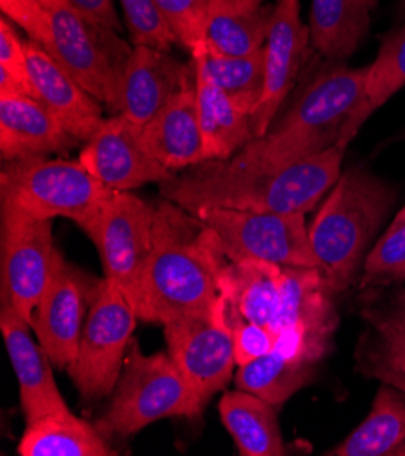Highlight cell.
Segmentation results:
<instances>
[{
	"instance_id": "6da1fadb",
	"label": "cell",
	"mask_w": 405,
	"mask_h": 456,
	"mask_svg": "<svg viewBox=\"0 0 405 456\" xmlns=\"http://www.w3.org/2000/svg\"><path fill=\"white\" fill-rule=\"evenodd\" d=\"M336 144L279 169L246 167L231 159L206 160L160 184L164 199L195 213L228 208L258 213H307L317 208L342 175L345 155Z\"/></svg>"
},
{
	"instance_id": "7a4b0ae2",
	"label": "cell",
	"mask_w": 405,
	"mask_h": 456,
	"mask_svg": "<svg viewBox=\"0 0 405 456\" xmlns=\"http://www.w3.org/2000/svg\"><path fill=\"white\" fill-rule=\"evenodd\" d=\"M153 251L133 295L139 321L169 324L209 313L228 262L215 233L193 213L164 199L155 204Z\"/></svg>"
},
{
	"instance_id": "3957f363",
	"label": "cell",
	"mask_w": 405,
	"mask_h": 456,
	"mask_svg": "<svg viewBox=\"0 0 405 456\" xmlns=\"http://www.w3.org/2000/svg\"><path fill=\"white\" fill-rule=\"evenodd\" d=\"M366 68L335 64L302 91L288 113L231 160L255 169H279L342 146L345 127L364 104Z\"/></svg>"
},
{
	"instance_id": "277c9868",
	"label": "cell",
	"mask_w": 405,
	"mask_h": 456,
	"mask_svg": "<svg viewBox=\"0 0 405 456\" xmlns=\"http://www.w3.org/2000/svg\"><path fill=\"white\" fill-rule=\"evenodd\" d=\"M394 202L396 191L385 180L364 167H351L320 204L309 225V242L333 295H342L362 275Z\"/></svg>"
},
{
	"instance_id": "5b68a950",
	"label": "cell",
	"mask_w": 405,
	"mask_h": 456,
	"mask_svg": "<svg viewBox=\"0 0 405 456\" xmlns=\"http://www.w3.org/2000/svg\"><path fill=\"white\" fill-rule=\"evenodd\" d=\"M204 402L169 353L144 354L131 340L108 411L95 422L108 438H127L162 419H195Z\"/></svg>"
},
{
	"instance_id": "8992f818",
	"label": "cell",
	"mask_w": 405,
	"mask_h": 456,
	"mask_svg": "<svg viewBox=\"0 0 405 456\" xmlns=\"http://www.w3.org/2000/svg\"><path fill=\"white\" fill-rule=\"evenodd\" d=\"M113 191L80 160L17 159L4 162L0 173L3 209L40 220L64 216L80 227L95 216Z\"/></svg>"
},
{
	"instance_id": "52a82bcc",
	"label": "cell",
	"mask_w": 405,
	"mask_h": 456,
	"mask_svg": "<svg viewBox=\"0 0 405 456\" xmlns=\"http://www.w3.org/2000/svg\"><path fill=\"white\" fill-rule=\"evenodd\" d=\"M50 15L48 50L101 104L120 111L122 73L129 50L115 31L102 29L66 0H42Z\"/></svg>"
},
{
	"instance_id": "ba28073f",
	"label": "cell",
	"mask_w": 405,
	"mask_h": 456,
	"mask_svg": "<svg viewBox=\"0 0 405 456\" xmlns=\"http://www.w3.org/2000/svg\"><path fill=\"white\" fill-rule=\"evenodd\" d=\"M193 215L215 233L231 262L258 260L280 267H319L304 213L202 208Z\"/></svg>"
},
{
	"instance_id": "9c48e42d",
	"label": "cell",
	"mask_w": 405,
	"mask_h": 456,
	"mask_svg": "<svg viewBox=\"0 0 405 456\" xmlns=\"http://www.w3.org/2000/svg\"><path fill=\"white\" fill-rule=\"evenodd\" d=\"M137 321L139 314L129 295L102 279L87 314L77 358L68 370L85 400H99L115 391Z\"/></svg>"
},
{
	"instance_id": "30bf717a",
	"label": "cell",
	"mask_w": 405,
	"mask_h": 456,
	"mask_svg": "<svg viewBox=\"0 0 405 456\" xmlns=\"http://www.w3.org/2000/svg\"><path fill=\"white\" fill-rule=\"evenodd\" d=\"M155 204L133 191H113L82 225L97 246L109 282L133 298L153 251Z\"/></svg>"
},
{
	"instance_id": "8fae6325",
	"label": "cell",
	"mask_w": 405,
	"mask_h": 456,
	"mask_svg": "<svg viewBox=\"0 0 405 456\" xmlns=\"http://www.w3.org/2000/svg\"><path fill=\"white\" fill-rule=\"evenodd\" d=\"M333 297L319 267H282L275 349L319 366L338 328Z\"/></svg>"
},
{
	"instance_id": "7c38bea8",
	"label": "cell",
	"mask_w": 405,
	"mask_h": 456,
	"mask_svg": "<svg viewBox=\"0 0 405 456\" xmlns=\"http://www.w3.org/2000/svg\"><path fill=\"white\" fill-rule=\"evenodd\" d=\"M102 279H95L59 251L50 282L40 297L31 330L52 362L61 370H69L77 358L82 331Z\"/></svg>"
},
{
	"instance_id": "4fadbf2b",
	"label": "cell",
	"mask_w": 405,
	"mask_h": 456,
	"mask_svg": "<svg viewBox=\"0 0 405 456\" xmlns=\"http://www.w3.org/2000/svg\"><path fill=\"white\" fill-rule=\"evenodd\" d=\"M53 220L3 209V304L31 324L57 258Z\"/></svg>"
},
{
	"instance_id": "5bb4252c",
	"label": "cell",
	"mask_w": 405,
	"mask_h": 456,
	"mask_svg": "<svg viewBox=\"0 0 405 456\" xmlns=\"http://www.w3.org/2000/svg\"><path fill=\"white\" fill-rule=\"evenodd\" d=\"M164 337L167 353L204 403L230 382L237 366L233 335L216 305L166 324Z\"/></svg>"
},
{
	"instance_id": "9a60e30c",
	"label": "cell",
	"mask_w": 405,
	"mask_h": 456,
	"mask_svg": "<svg viewBox=\"0 0 405 456\" xmlns=\"http://www.w3.org/2000/svg\"><path fill=\"white\" fill-rule=\"evenodd\" d=\"M78 160L115 191H133L151 182L162 184L173 175L146 148L142 126L124 113L104 118L97 133L84 142Z\"/></svg>"
},
{
	"instance_id": "2e32d148",
	"label": "cell",
	"mask_w": 405,
	"mask_h": 456,
	"mask_svg": "<svg viewBox=\"0 0 405 456\" xmlns=\"http://www.w3.org/2000/svg\"><path fill=\"white\" fill-rule=\"evenodd\" d=\"M309 42V28L300 17V0H275L271 28L263 44V94L253 113L255 139L263 136L273 126L298 78Z\"/></svg>"
},
{
	"instance_id": "e0dca14e",
	"label": "cell",
	"mask_w": 405,
	"mask_h": 456,
	"mask_svg": "<svg viewBox=\"0 0 405 456\" xmlns=\"http://www.w3.org/2000/svg\"><path fill=\"white\" fill-rule=\"evenodd\" d=\"M31 324L8 304H0V330L15 370L26 424L66 411L68 405L55 382L52 358L29 333Z\"/></svg>"
},
{
	"instance_id": "ac0fdd59",
	"label": "cell",
	"mask_w": 405,
	"mask_h": 456,
	"mask_svg": "<svg viewBox=\"0 0 405 456\" xmlns=\"http://www.w3.org/2000/svg\"><path fill=\"white\" fill-rule=\"evenodd\" d=\"M26 53L35 97L61 120L75 141L87 142L104 122L101 102L40 44L28 38Z\"/></svg>"
},
{
	"instance_id": "d6986e66",
	"label": "cell",
	"mask_w": 405,
	"mask_h": 456,
	"mask_svg": "<svg viewBox=\"0 0 405 456\" xmlns=\"http://www.w3.org/2000/svg\"><path fill=\"white\" fill-rule=\"evenodd\" d=\"M193 78V62L186 66L167 52L150 45H134L122 73L118 113H124L134 124L146 126Z\"/></svg>"
},
{
	"instance_id": "ffe728a7",
	"label": "cell",
	"mask_w": 405,
	"mask_h": 456,
	"mask_svg": "<svg viewBox=\"0 0 405 456\" xmlns=\"http://www.w3.org/2000/svg\"><path fill=\"white\" fill-rule=\"evenodd\" d=\"M80 144L38 99L0 95V155L3 160L48 157Z\"/></svg>"
},
{
	"instance_id": "44dd1931",
	"label": "cell",
	"mask_w": 405,
	"mask_h": 456,
	"mask_svg": "<svg viewBox=\"0 0 405 456\" xmlns=\"http://www.w3.org/2000/svg\"><path fill=\"white\" fill-rule=\"evenodd\" d=\"M142 136L150 153L171 173L206 162L204 134L197 111L195 78L190 80L146 126H142Z\"/></svg>"
},
{
	"instance_id": "7402d4cb",
	"label": "cell",
	"mask_w": 405,
	"mask_h": 456,
	"mask_svg": "<svg viewBox=\"0 0 405 456\" xmlns=\"http://www.w3.org/2000/svg\"><path fill=\"white\" fill-rule=\"evenodd\" d=\"M282 267L258 260H228L220 271V298L228 309L273 330L280 305Z\"/></svg>"
},
{
	"instance_id": "603a6c76",
	"label": "cell",
	"mask_w": 405,
	"mask_h": 456,
	"mask_svg": "<svg viewBox=\"0 0 405 456\" xmlns=\"http://www.w3.org/2000/svg\"><path fill=\"white\" fill-rule=\"evenodd\" d=\"M195 68V66H193ZM197 111L204 134L206 160H228L253 139V117L195 68Z\"/></svg>"
},
{
	"instance_id": "cb8c5ba5",
	"label": "cell",
	"mask_w": 405,
	"mask_h": 456,
	"mask_svg": "<svg viewBox=\"0 0 405 456\" xmlns=\"http://www.w3.org/2000/svg\"><path fill=\"white\" fill-rule=\"evenodd\" d=\"M275 409L273 403L244 389L226 393L220 398L222 424L233 436L242 456L288 454Z\"/></svg>"
},
{
	"instance_id": "d4e9b609",
	"label": "cell",
	"mask_w": 405,
	"mask_h": 456,
	"mask_svg": "<svg viewBox=\"0 0 405 456\" xmlns=\"http://www.w3.org/2000/svg\"><path fill=\"white\" fill-rule=\"evenodd\" d=\"M326 454L405 456V393L382 384L369 415Z\"/></svg>"
},
{
	"instance_id": "484cf974",
	"label": "cell",
	"mask_w": 405,
	"mask_h": 456,
	"mask_svg": "<svg viewBox=\"0 0 405 456\" xmlns=\"http://www.w3.org/2000/svg\"><path fill=\"white\" fill-rule=\"evenodd\" d=\"M20 456H111L108 438L69 409L26 424L19 442Z\"/></svg>"
},
{
	"instance_id": "4316f807",
	"label": "cell",
	"mask_w": 405,
	"mask_h": 456,
	"mask_svg": "<svg viewBox=\"0 0 405 456\" xmlns=\"http://www.w3.org/2000/svg\"><path fill=\"white\" fill-rule=\"evenodd\" d=\"M369 26V12L354 0H312L309 13L311 45L324 59L338 64L349 59Z\"/></svg>"
},
{
	"instance_id": "83f0119b",
	"label": "cell",
	"mask_w": 405,
	"mask_h": 456,
	"mask_svg": "<svg viewBox=\"0 0 405 456\" xmlns=\"http://www.w3.org/2000/svg\"><path fill=\"white\" fill-rule=\"evenodd\" d=\"M191 57L197 69L215 82L240 110L253 117L263 94V48L251 55H223L202 45Z\"/></svg>"
},
{
	"instance_id": "f1b7e54d",
	"label": "cell",
	"mask_w": 405,
	"mask_h": 456,
	"mask_svg": "<svg viewBox=\"0 0 405 456\" xmlns=\"http://www.w3.org/2000/svg\"><path fill=\"white\" fill-rule=\"evenodd\" d=\"M317 368V363L298 360L273 349L244 366H239L235 384L237 389L249 391L279 407L312 382Z\"/></svg>"
},
{
	"instance_id": "f546056e",
	"label": "cell",
	"mask_w": 405,
	"mask_h": 456,
	"mask_svg": "<svg viewBox=\"0 0 405 456\" xmlns=\"http://www.w3.org/2000/svg\"><path fill=\"white\" fill-rule=\"evenodd\" d=\"M369 330L356 349L358 371L405 393V326L366 316Z\"/></svg>"
},
{
	"instance_id": "4dcf8cb0",
	"label": "cell",
	"mask_w": 405,
	"mask_h": 456,
	"mask_svg": "<svg viewBox=\"0 0 405 456\" xmlns=\"http://www.w3.org/2000/svg\"><path fill=\"white\" fill-rule=\"evenodd\" d=\"M273 20V6L231 10L211 6L204 45L223 55H251L265 44Z\"/></svg>"
},
{
	"instance_id": "1f68e13d",
	"label": "cell",
	"mask_w": 405,
	"mask_h": 456,
	"mask_svg": "<svg viewBox=\"0 0 405 456\" xmlns=\"http://www.w3.org/2000/svg\"><path fill=\"white\" fill-rule=\"evenodd\" d=\"M405 87V26L391 33L377 55L368 66L366 95L364 104L358 110L356 117L345 127L342 136V146L347 148L364 122L380 110L389 99H393L400 89Z\"/></svg>"
},
{
	"instance_id": "d6a6232c",
	"label": "cell",
	"mask_w": 405,
	"mask_h": 456,
	"mask_svg": "<svg viewBox=\"0 0 405 456\" xmlns=\"http://www.w3.org/2000/svg\"><path fill=\"white\" fill-rule=\"evenodd\" d=\"M405 282V206L369 251L360 286L377 288Z\"/></svg>"
},
{
	"instance_id": "836d02e7",
	"label": "cell",
	"mask_w": 405,
	"mask_h": 456,
	"mask_svg": "<svg viewBox=\"0 0 405 456\" xmlns=\"http://www.w3.org/2000/svg\"><path fill=\"white\" fill-rule=\"evenodd\" d=\"M178 44L190 53L204 45L211 0H153Z\"/></svg>"
},
{
	"instance_id": "e575fe53",
	"label": "cell",
	"mask_w": 405,
	"mask_h": 456,
	"mask_svg": "<svg viewBox=\"0 0 405 456\" xmlns=\"http://www.w3.org/2000/svg\"><path fill=\"white\" fill-rule=\"evenodd\" d=\"M118 3L134 45H150L169 52L171 45L178 42L153 0H118Z\"/></svg>"
},
{
	"instance_id": "d590c367",
	"label": "cell",
	"mask_w": 405,
	"mask_h": 456,
	"mask_svg": "<svg viewBox=\"0 0 405 456\" xmlns=\"http://www.w3.org/2000/svg\"><path fill=\"white\" fill-rule=\"evenodd\" d=\"M12 94L35 97V89L29 77L26 42L19 38L12 22L3 17L0 19V95Z\"/></svg>"
},
{
	"instance_id": "8d00e7d4",
	"label": "cell",
	"mask_w": 405,
	"mask_h": 456,
	"mask_svg": "<svg viewBox=\"0 0 405 456\" xmlns=\"http://www.w3.org/2000/svg\"><path fill=\"white\" fill-rule=\"evenodd\" d=\"M216 309L223 324L233 335L237 366H244V363H249L275 349L277 333L271 328L246 321V318L223 305L222 298H218Z\"/></svg>"
},
{
	"instance_id": "74e56055",
	"label": "cell",
	"mask_w": 405,
	"mask_h": 456,
	"mask_svg": "<svg viewBox=\"0 0 405 456\" xmlns=\"http://www.w3.org/2000/svg\"><path fill=\"white\" fill-rule=\"evenodd\" d=\"M0 10L12 24L28 33L29 40L48 48L52 26L50 15L42 0H0Z\"/></svg>"
},
{
	"instance_id": "f35d334b",
	"label": "cell",
	"mask_w": 405,
	"mask_h": 456,
	"mask_svg": "<svg viewBox=\"0 0 405 456\" xmlns=\"http://www.w3.org/2000/svg\"><path fill=\"white\" fill-rule=\"evenodd\" d=\"M66 3L95 26L115 33L120 31V20L113 0H66Z\"/></svg>"
},
{
	"instance_id": "ab89813d",
	"label": "cell",
	"mask_w": 405,
	"mask_h": 456,
	"mask_svg": "<svg viewBox=\"0 0 405 456\" xmlns=\"http://www.w3.org/2000/svg\"><path fill=\"white\" fill-rule=\"evenodd\" d=\"M364 316H378V318H385V321L405 326V288L396 289L385 307L366 311Z\"/></svg>"
},
{
	"instance_id": "60d3db41",
	"label": "cell",
	"mask_w": 405,
	"mask_h": 456,
	"mask_svg": "<svg viewBox=\"0 0 405 456\" xmlns=\"http://www.w3.org/2000/svg\"><path fill=\"white\" fill-rule=\"evenodd\" d=\"M263 0H211V6H223L231 10H256Z\"/></svg>"
},
{
	"instance_id": "b9f144b4",
	"label": "cell",
	"mask_w": 405,
	"mask_h": 456,
	"mask_svg": "<svg viewBox=\"0 0 405 456\" xmlns=\"http://www.w3.org/2000/svg\"><path fill=\"white\" fill-rule=\"evenodd\" d=\"M356 3V6H360L362 10H366V12H373L375 8H377V4H378V0H354Z\"/></svg>"
},
{
	"instance_id": "7bdbcfd3",
	"label": "cell",
	"mask_w": 405,
	"mask_h": 456,
	"mask_svg": "<svg viewBox=\"0 0 405 456\" xmlns=\"http://www.w3.org/2000/svg\"><path fill=\"white\" fill-rule=\"evenodd\" d=\"M400 13L405 15V0H400Z\"/></svg>"
}]
</instances>
